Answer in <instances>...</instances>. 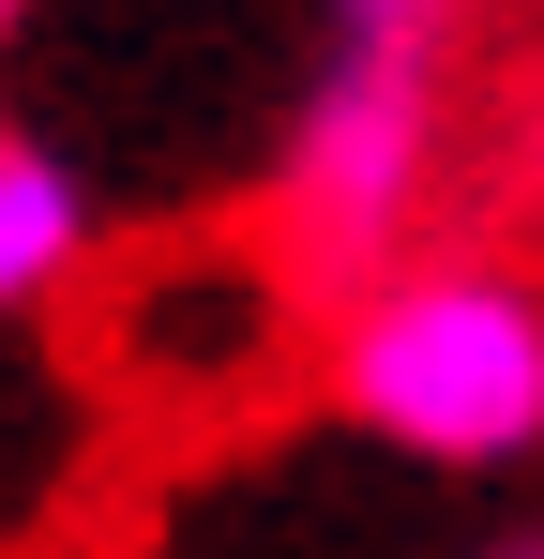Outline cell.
<instances>
[{
  "mask_svg": "<svg viewBox=\"0 0 544 559\" xmlns=\"http://www.w3.org/2000/svg\"><path fill=\"white\" fill-rule=\"evenodd\" d=\"M469 15L484 0H318V76L258 167L272 302L333 318L439 242L453 121H469Z\"/></svg>",
  "mask_w": 544,
  "mask_h": 559,
  "instance_id": "1",
  "label": "cell"
},
{
  "mask_svg": "<svg viewBox=\"0 0 544 559\" xmlns=\"http://www.w3.org/2000/svg\"><path fill=\"white\" fill-rule=\"evenodd\" d=\"M91 242H106V197L61 136H31V121H0V318H46L61 287L91 273Z\"/></svg>",
  "mask_w": 544,
  "mask_h": 559,
  "instance_id": "3",
  "label": "cell"
},
{
  "mask_svg": "<svg viewBox=\"0 0 544 559\" xmlns=\"http://www.w3.org/2000/svg\"><path fill=\"white\" fill-rule=\"evenodd\" d=\"M499 212H515V258L544 273V61L515 76V106H499Z\"/></svg>",
  "mask_w": 544,
  "mask_h": 559,
  "instance_id": "4",
  "label": "cell"
},
{
  "mask_svg": "<svg viewBox=\"0 0 544 559\" xmlns=\"http://www.w3.org/2000/svg\"><path fill=\"white\" fill-rule=\"evenodd\" d=\"M318 393L333 424L409 468H530L544 454V273L515 242H424L409 273L318 318Z\"/></svg>",
  "mask_w": 544,
  "mask_h": 559,
  "instance_id": "2",
  "label": "cell"
},
{
  "mask_svg": "<svg viewBox=\"0 0 544 559\" xmlns=\"http://www.w3.org/2000/svg\"><path fill=\"white\" fill-rule=\"evenodd\" d=\"M469 559H544V530H515V545H469Z\"/></svg>",
  "mask_w": 544,
  "mask_h": 559,
  "instance_id": "5",
  "label": "cell"
},
{
  "mask_svg": "<svg viewBox=\"0 0 544 559\" xmlns=\"http://www.w3.org/2000/svg\"><path fill=\"white\" fill-rule=\"evenodd\" d=\"M15 15H31V0H0V46H15Z\"/></svg>",
  "mask_w": 544,
  "mask_h": 559,
  "instance_id": "6",
  "label": "cell"
}]
</instances>
